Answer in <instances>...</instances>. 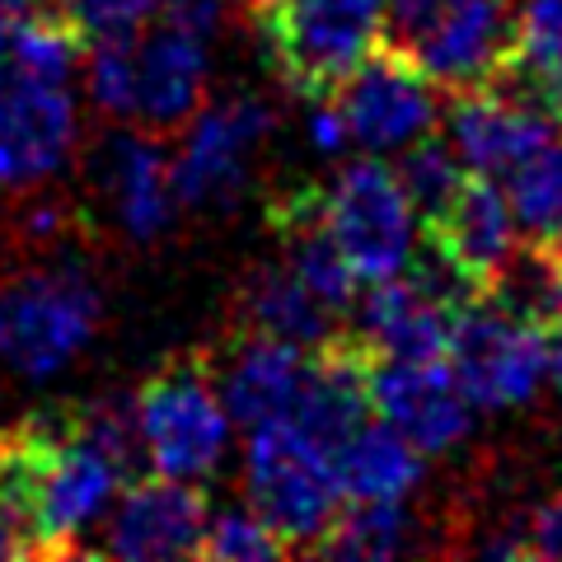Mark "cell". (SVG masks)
<instances>
[{
    "instance_id": "1",
    "label": "cell",
    "mask_w": 562,
    "mask_h": 562,
    "mask_svg": "<svg viewBox=\"0 0 562 562\" xmlns=\"http://www.w3.org/2000/svg\"><path fill=\"white\" fill-rule=\"evenodd\" d=\"M132 469L76 427L70 408L24 417L0 436V502L24 520L33 553H80Z\"/></svg>"
},
{
    "instance_id": "18",
    "label": "cell",
    "mask_w": 562,
    "mask_h": 562,
    "mask_svg": "<svg viewBox=\"0 0 562 562\" xmlns=\"http://www.w3.org/2000/svg\"><path fill=\"white\" fill-rule=\"evenodd\" d=\"M347 314L357 324L351 342L366 357H398V361L446 357V333L454 310L436 305L408 272L366 281V295H357Z\"/></svg>"
},
{
    "instance_id": "31",
    "label": "cell",
    "mask_w": 562,
    "mask_h": 562,
    "mask_svg": "<svg viewBox=\"0 0 562 562\" xmlns=\"http://www.w3.org/2000/svg\"><path fill=\"white\" fill-rule=\"evenodd\" d=\"M305 140H310V150L314 155H342L351 140H347V127H342V113L333 109V99L319 94V99H310V113H305Z\"/></svg>"
},
{
    "instance_id": "6",
    "label": "cell",
    "mask_w": 562,
    "mask_h": 562,
    "mask_svg": "<svg viewBox=\"0 0 562 562\" xmlns=\"http://www.w3.org/2000/svg\"><path fill=\"white\" fill-rule=\"evenodd\" d=\"M446 361L460 380L473 413H512L535 403L549 384L543 366V328L497 310L483 295H473L450 314Z\"/></svg>"
},
{
    "instance_id": "25",
    "label": "cell",
    "mask_w": 562,
    "mask_h": 562,
    "mask_svg": "<svg viewBox=\"0 0 562 562\" xmlns=\"http://www.w3.org/2000/svg\"><path fill=\"white\" fill-rule=\"evenodd\" d=\"M502 192L525 239H558L562 235V132L553 140H543L535 155H525L506 173Z\"/></svg>"
},
{
    "instance_id": "13",
    "label": "cell",
    "mask_w": 562,
    "mask_h": 562,
    "mask_svg": "<svg viewBox=\"0 0 562 562\" xmlns=\"http://www.w3.org/2000/svg\"><path fill=\"white\" fill-rule=\"evenodd\" d=\"M558 132H562V117L549 103L492 80V85H479V90H460V99L450 109L446 140L454 146V155L464 160L469 173L506 179L525 155H535Z\"/></svg>"
},
{
    "instance_id": "26",
    "label": "cell",
    "mask_w": 562,
    "mask_h": 562,
    "mask_svg": "<svg viewBox=\"0 0 562 562\" xmlns=\"http://www.w3.org/2000/svg\"><path fill=\"white\" fill-rule=\"evenodd\" d=\"M394 179H398L403 192H408L417 221L427 225V221H436V216H441V211L450 206V198H454V192H460V183L469 179V169H464V160L454 155V146H450L446 136L427 132V136H417L413 146L398 150Z\"/></svg>"
},
{
    "instance_id": "34",
    "label": "cell",
    "mask_w": 562,
    "mask_h": 562,
    "mask_svg": "<svg viewBox=\"0 0 562 562\" xmlns=\"http://www.w3.org/2000/svg\"><path fill=\"white\" fill-rule=\"evenodd\" d=\"M553 244H558V254H562V235H558V239H553Z\"/></svg>"
},
{
    "instance_id": "21",
    "label": "cell",
    "mask_w": 562,
    "mask_h": 562,
    "mask_svg": "<svg viewBox=\"0 0 562 562\" xmlns=\"http://www.w3.org/2000/svg\"><path fill=\"white\" fill-rule=\"evenodd\" d=\"M333 473L342 502H408L427 479V454L413 450L390 422L366 417L333 446Z\"/></svg>"
},
{
    "instance_id": "5",
    "label": "cell",
    "mask_w": 562,
    "mask_h": 562,
    "mask_svg": "<svg viewBox=\"0 0 562 562\" xmlns=\"http://www.w3.org/2000/svg\"><path fill=\"white\" fill-rule=\"evenodd\" d=\"M314 202H319L324 231L333 235L361 286L408 268L422 239V221L394 179V165H384V155L347 160L328 183H314Z\"/></svg>"
},
{
    "instance_id": "14",
    "label": "cell",
    "mask_w": 562,
    "mask_h": 562,
    "mask_svg": "<svg viewBox=\"0 0 562 562\" xmlns=\"http://www.w3.org/2000/svg\"><path fill=\"white\" fill-rule=\"evenodd\" d=\"M90 173L113 206L117 235L132 244H160L179 216V198L169 183V155L155 132L113 127L94 140Z\"/></svg>"
},
{
    "instance_id": "17",
    "label": "cell",
    "mask_w": 562,
    "mask_h": 562,
    "mask_svg": "<svg viewBox=\"0 0 562 562\" xmlns=\"http://www.w3.org/2000/svg\"><path fill=\"white\" fill-rule=\"evenodd\" d=\"M310 361L314 351L295 342L235 328V338H225V351L216 361H206V371L216 380V394L235 427H258V422L286 417L295 408Z\"/></svg>"
},
{
    "instance_id": "29",
    "label": "cell",
    "mask_w": 562,
    "mask_h": 562,
    "mask_svg": "<svg viewBox=\"0 0 562 562\" xmlns=\"http://www.w3.org/2000/svg\"><path fill=\"white\" fill-rule=\"evenodd\" d=\"M85 61V94L90 103L113 117V122H132V103H136V80H132V38L127 43H94Z\"/></svg>"
},
{
    "instance_id": "11",
    "label": "cell",
    "mask_w": 562,
    "mask_h": 562,
    "mask_svg": "<svg viewBox=\"0 0 562 562\" xmlns=\"http://www.w3.org/2000/svg\"><path fill=\"white\" fill-rule=\"evenodd\" d=\"M366 394H371V413L390 422L427 460L464 446L473 431V403L464 398L446 357H371L366 361Z\"/></svg>"
},
{
    "instance_id": "28",
    "label": "cell",
    "mask_w": 562,
    "mask_h": 562,
    "mask_svg": "<svg viewBox=\"0 0 562 562\" xmlns=\"http://www.w3.org/2000/svg\"><path fill=\"white\" fill-rule=\"evenodd\" d=\"M160 0H52V14L76 29L80 43H127L155 20Z\"/></svg>"
},
{
    "instance_id": "22",
    "label": "cell",
    "mask_w": 562,
    "mask_h": 562,
    "mask_svg": "<svg viewBox=\"0 0 562 562\" xmlns=\"http://www.w3.org/2000/svg\"><path fill=\"white\" fill-rule=\"evenodd\" d=\"M492 80L535 94L562 117V0H525L512 14V52Z\"/></svg>"
},
{
    "instance_id": "15",
    "label": "cell",
    "mask_w": 562,
    "mask_h": 562,
    "mask_svg": "<svg viewBox=\"0 0 562 562\" xmlns=\"http://www.w3.org/2000/svg\"><path fill=\"white\" fill-rule=\"evenodd\" d=\"M132 80L136 103L132 122L140 132H183V122L206 103L211 80V38H198L169 20H150L132 38Z\"/></svg>"
},
{
    "instance_id": "27",
    "label": "cell",
    "mask_w": 562,
    "mask_h": 562,
    "mask_svg": "<svg viewBox=\"0 0 562 562\" xmlns=\"http://www.w3.org/2000/svg\"><path fill=\"white\" fill-rule=\"evenodd\" d=\"M286 553H291L286 539H281L249 502L206 516V530L198 543V558H216V562H272Z\"/></svg>"
},
{
    "instance_id": "32",
    "label": "cell",
    "mask_w": 562,
    "mask_h": 562,
    "mask_svg": "<svg viewBox=\"0 0 562 562\" xmlns=\"http://www.w3.org/2000/svg\"><path fill=\"white\" fill-rule=\"evenodd\" d=\"M543 366H549V384L562 394V314L543 328Z\"/></svg>"
},
{
    "instance_id": "30",
    "label": "cell",
    "mask_w": 562,
    "mask_h": 562,
    "mask_svg": "<svg viewBox=\"0 0 562 562\" xmlns=\"http://www.w3.org/2000/svg\"><path fill=\"white\" fill-rule=\"evenodd\" d=\"M520 539H525V558H553L562 562V487L553 492L549 502H539L530 520L520 525Z\"/></svg>"
},
{
    "instance_id": "20",
    "label": "cell",
    "mask_w": 562,
    "mask_h": 562,
    "mask_svg": "<svg viewBox=\"0 0 562 562\" xmlns=\"http://www.w3.org/2000/svg\"><path fill=\"white\" fill-rule=\"evenodd\" d=\"M235 328L319 351L338 338V314L314 301L286 262H258L254 272H244L235 291Z\"/></svg>"
},
{
    "instance_id": "2",
    "label": "cell",
    "mask_w": 562,
    "mask_h": 562,
    "mask_svg": "<svg viewBox=\"0 0 562 562\" xmlns=\"http://www.w3.org/2000/svg\"><path fill=\"white\" fill-rule=\"evenodd\" d=\"M99 328L103 286L80 258H38L0 277V366L14 380H57Z\"/></svg>"
},
{
    "instance_id": "24",
    "label": "cell",
    "mask_w": 562,
    "mask_h": 562,
    "mask_svg": "<svg viewBox=\"0 0 562 562\" xmlns=\"http://www.w3.org/2000/svg\"><path fill=\"white\" fill-rule=\"evenodd\" d=\"M422 549V520L408 512V502H347L328 530L314 539V553L351 558V562H375Z\"/></svg>"
},
{
    "instance_id": "19",
    "label": "cell",
    "mask_w": 562,
    "mask_h": 562,
    "mask_svg": "<svg viewBox=\"0 0 562 562\" xmlns=\"http://www.w3.org/2000/svg\"><path fill=\"white\" fill-rule=\"evenodd\" d=\"M422 239H431L483 295L487 277L520 244V231H516L512 206H506L502 183L487 179V173H469L441 216L422 225Z\"/></svg>"
},
{
    "instance_id": "3",
    "label": "cell",
    "mask_w": 562,
    "mask_h": 562,
    "mask_svg": "<svg viewBox=\"0 0 562 562\" xmlns=\"http://www.w3.org/2000/svg\"><path fill=\"white\" fill-rule=\"evenodd\" d=\"M132 422L140 464L183 483L211 479L235 441V422L216 394L206 357H179L160 366L132 394Z\"/></svg>"
},
{
    "instance_id": "10",
    "label": "cell",
    "mask_w": 562,
    "mask_h": 562,
    "mask_svg": "<svg viewBox=\"0 0 562 562\" xmlns=\"http://www.w3.org/2000/svg\"><path fill=\"white\" fill-rule=\"evenodd\" d=\"M80 146L76 94L61 80H38L0 66V192H29L70 165Z\"/></svg>"
},
{
    "instance_id": "4",
    "label": "cell",
    "mask_w": 562,
    "mask_h": 562,
    "mask_svg": "<svg viewBox=\"0 0 562 562\" xmlns=\"http://www.w3.org/2000/svg\"><path fill=\"white\" fill-rule=\"evenodd\" d=\"M244 502L286 539V549H314L328 520L342 506V487L333 473V450L291 417H268L244 427Z\"/></svg>"
},
{
    "instance_id": "7",
    "label": "cell",
    "mask_w": 562,
    "mask_h": 562,
    "mask_svg": "<svg viewBox=\"0 0 562 562\" xmlns=\"http://www.w3.org/2000/svg\"><path fill=\"white\" fill-rule=\"evenodd\" d=\"M380 20L384 0H277L258 24L281 80L319 99L380 43Z\"/></svg>"
},
{
    "instance_id": "16",
    "label": "cell",
    "mask_w": 562,
    "mask_h": 562,
    "mask_svg": "<svg viewBox=\"0 0 562 562\" xmlns=\"http://www.w3.org/2000/svg\"><path fill=\"white\" fill-rule=\"evenodd\" d=\"M512 52V5L506 0H436L431 24L403 52L441 90H479Z\"/></svg>"
},
{
    "instance_id": "8",
    "label": "cell",
    "mask_w": 562,
    "mask_h": 562,
    "mask_svg": "<svg viewBox=\"0 0 562 562\" xmlns=\"http://www.w3.org/2000/svg\"><path fill=\"white\" fill-rule=\"evenodd\" d=\"M183 127V146L169 160L179 211H221L244 198L258 150L277 132V113L262 94H231L202 103Z\"/></svg>"
},
{
    "instance_id": "9",
    "label": "cell",
    "mask_w": 562,
    "mask_h": 562,
    "mask_svg": "<svg viewBox=\"0 0 562 562\" xmlns=\"http://www.w3.org/2000/svg\"><path fill=\"white\" fill-rule=\"evenodd\" d=\"M328 99L342 113L351 146H361L366 155H384V160L441 127V85H431L427 70L390 43H375L333 85Z\"/></svg>"
},
{
    "instance_id": "23",
    "label": "cell",
    "mask_w": 562,
    "mask_h": 562,
    "mask_svg": "<svg viewBox=\"0 0 562 562\" xmlns=\"http://www.w3.org/2000/svg\"><path fill=\"white\" fill-rule=\"evenodd\" d=\"M483 301L516 314V319L549 328L562 314V254L553 239H525L516 244L506 262L487 277Z\"/></svg>"
},
{
    "instance_id": "12",
    "label": "cell",
    "mask_w": 562,
    "mask_h": 562,
    "mask_svg": "<svg viewBox=\"0 0 562 562\" xmlns=\"http://www.w3.org/2000/svg\"><path fill=\"white\" fill-rule=\"evenodd\" d=\"M206 492L183 479H150L122 483L109 516H103L99 553L122 562H165V558H198L206 530Z\"/></svg>"
},
{
    "instance_id": "33",
    "label": "cell",
    "mask_w": 562,
    "mask_h": 562,
    "mask_svg": "<svg viewBox=\"0 0 562 562\" xmlns=\"http://www.w3.org/2000/svg\"><path fill=\"white\" fill-rule=\"evenodd\" d=\"M235 5H239V10H249L254 20H262V14H268V10L277 5V0H235Z\"/></svg>"
}]
</instances>
